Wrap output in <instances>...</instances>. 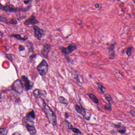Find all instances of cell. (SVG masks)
<instances>
[{
	"instance_id": "1",
	"label": "cell",
	"mask_w": 135,
	"mask_h": 135,
	"mask_svg": "<svg viewBox=\"0 0 135 135\" xmlns=\"http://www.w3.org/2000/svg\"><path fill=\"white\" fill-rule=\"evenodd\" d=\"M43 107L48 118L49 122L53 126L57 125V120L56 115L53 111L49 106L45 103L44 101H43Z\"/></svg>"
},
{
	"instance_id": "2",
	"label": "cell",
	"mask_w": 135,
	"mask_h": 135,
	"mask_svg": "<svg viewBox=\"0 0 135 135\" xmlns=\"http://www.w3.org/2000/svg\"><path fill=\"white\" fill-rule=\"evenodd\" d=\"M48 69L49 67L48 63L45 59H43L37 67V71L41 76L46 75L48 73Z\"/></svg>"
},
{
	"instance_id": "3",
	"label": "cell",
	"mask_w": 135,
	"mask_h": 135,
	"mask_svg": "<svg viewBox=\"0 0 135 135\" xmlns=\"http://www.w3.org/2000/svg\"><path fill=\"white\" fill-rule=\"evenodd\" d=\"M12 89L18 93H21L23 92V86L21 81L17 79L15 81L12 86Z\"/></svg>"
},
{
	"instance_id": "4",
	"label": "cell",
	"mask_w": 135,
	"mask_h": 135,
	"mask_svg": "<svg viewBox=\"0 0 135 135\" xmlns=\"http://www.w3.org/2000/svg\"><path fill=\"white\" fill-rule=\"evenodd\" d=\"M21 79L23 82V84L25 87L26 90H29L32 89L34 86V84L33 82L29 80L28 78L25 76H22Z\"/></svg>"
},
{
	"instance_id": "5",
	"label": "cell",
	"mask_w": 135,
	"mask_h": 135,
	"mask_svg": "<svg viewBox=\"0 0 135 135\" xmlns=\"http://www.w3.org/2000/svg\"><path fill=\"white\" fill-rule=\"evenodd\" d=\"M77 46L75 44H70L67 48H63L62 49V52L65 55H68L75 51Z\"/></svg>"
},
{
	"instance_id": "6",
	"label": "cell",
	"mask_w": 135,
	"mask_h": 135,
	"mask_svg": "<svg viewBox=\"0 0 135 135\" xmlns=\"http://www.w3.org/2000/svg\"><path fill=\"white\" fill-rule=\"evenodd\" d=\"M33 27L34 30V34L36 37H37L39 40H41V37L44 34V30L40 29L39 27L36 25L33 26Z\"/></svg>"
},
{
	"instance_id": "7",
	"label": "cell",
	"mask_w": 135,
	"mask_h": 135,
	"mask_svg": "<svg viewBox=\"0 0 135 135\" xmlns=\"http://www.w3.org/2000/svg\"><path fill=\"white\" fill-rule=\"evenodd\" d=\"M0 9L5 12H15L17 10L15 6L12 4H8L6 6H3L0 4Z\"/></svg>"
},
{
	"instance_id": "8",
	"label": "cell",
	"mask_w": 135,
	"mask_h": 135,
	"mask_svg": "<svg viewBox=\"0 0 135 135\" xmlns=\"http://www.w3.org/2000/svg\"><path fill=\"white\" fill-rule=\"evenodd\" d=\"M40 22L38 20H36L35 16L32 15L31 17L26 20L24 22V24L27 25H34L38 24Z\"/></svg>"
},
{
	"instance_id": "9",
	"label": "cell",
	"mask_w": 135,
	"mask_h": 135,
	"mask_svg": "<svg viewBox=\"0 0 135 135\" xmlns=\"http://www.w3.org/2000/svg\"><path fill=\"white\" fill-rule=\"evenodd\" d=\"M51 46L49 44H45L42 51V55L44 58H48V55L50 52Z\"/></svg>"
},
{
	"instance_id": "10",
	"label": "cell",
	"mask_w": 135,
	"mask_h": 135,
	"mask_svg": "<svg viewBox=\"0 0 135 135\" xmlns=\"http://www.w3.org/2000/svg\"><path fill=\"white\" fill-rule=\"evenodd\" d=\"M75 108H76V110L77 111V112L78 113L82 114L85 118V116L86 115V110H85V109L83 108L82 107H80V106L79 105L77 104L75 105Z\"/></svg>"
},
{
	"instance_id": "11",
	"label": "cell",
	"mask_w": 135,
	"mask_h": 135,
	"mask_svg": "<svg viewBox=\"0 0 135 135\" xmlns=\"http://www.w3.org/2000/svg\"><path fill=\"white\" fill-rule=\"evenodd\" d=\"M25 126L30 135H36V134L37 133V130L34 125H28Z\"/></svg>"
},
{
	"instance_id": "12",
	"label": "cell",
	"mask_w": 135,
	"mask_h": 135,
	"mask_svg": "<svg viewBox=\"0 0 135 135\" xmlns=\"http://www.w3.org/2000/svg\"><path fill=\"white\" fill-rule=\"evenodd\" d=\"M11 37H13L19 40H22V41H27L28 39V37L27 36H25L24 37H21V35L20 34H12L11 36Z\"/></svg>"
},
{
	"instance_id": "13",
	"label": "cell",
	"mask_w": 135,
	"mask_h": 135,
	"mask_svg": "<svg viewBox=\"0 0 135 135\" xmlns=\"http://www.w3.org/2000/svg\"><path fill=\"white\" fill-rule=\"evenodd\" d=\"M33 94L37 98H39L42 95V92L38 89H36L33 91Z\"/></svg>"
},
{
	"instance_id": "14",
	"label": "cell",
	"mask_w": 135,
	"mask_h": 135,
	"mask_svg": "<svg viewBox=\"0 0 135 135\" xmlns=\"http://www.w3.org/2000/svg\"><path fill=\"white\" fill-rule=\"evenodd\" d=\"M26 117L28 118L30 120H32L33 119H34L35 118V114L34 113V111L32 110V111L30 112L29 113H28L27 114Z\"/></svg>"
},
{
	"instance_id": "15",
	"label": "cell",
	"mask_w": 135,
	"mask_h": 135,
	"mask_svg": "<svg viewBox=\"0 0 135 135\" xmlns=\"http://www.w3.org/2000/svg\"><path fill=\"white\" fill-rule=\"evenodd\" d=\"M105 97L106 98V100L109 102V103L110 105L113 104V101L112 99V97L108 93H106L105 95Z\"/></svg>"
},
{
	"instance_id": "16",
	"label": "cell",
	"mask_w": 135,
	"mask_h": 135,
	"mask_svg": "<svg viewBox=\"0 0 135 135\" xmlns=\"http://www.w3.org/2000/svg\"><path fill=\"white\" fill-rule=\"evenodd\" d=\"M89 96V97H90V99L92 101H93L94 103H96V104H98V100L97 98L96 97V96L94 95L92 93H90Z\"/></svg>"
},
{
	"instance_id": "17",
	"label": "cell",
	"mask_w": 135,
	"mask_h": 135,
	"mask_svg": "<svg viewBox=\"0 0 135 135\" xmlns=\"http://www.w3.org/2000/svg\"><path fill=\"white\" fill-rule=\"evenodd\" d=\"M58 100L60 103L63 104L67 105L68 103V101L67 100L62 96H59L58 97Z\"/></svg>"
},
{
	"instance_id": "18",
	"label": "cell",
	"mask_w": 135,
	"mask_h": 135,
	"mask_svg": "<svg viewBox=\"0 0 135 135\" xmlns=\"http://www.w3.org/2000/svg\"><path fill=\"white\" fill-rule=\"evenodd\" d=\"M64 123L65 126L66 127V128H67V129L72 130L73 129V128H74L73 126L72 125V124L70 123L67 120H65V121L64 122Z\"/></svg>"
},
{
	"instance_id": "19",
	"label": "cell",
	"mask_w": 135,
	"mask_h": 135,
	"mask_svg": "<svg viewBox=\"0 0 135 135\" xmlns=\"http://www.w3.org/2000/svg\"><path fill=\"white\" fill-rule=\"evenodd\" d=\"M117 131L120 134H124L126 131V128L124 126H121V127L119 129H117Z\"/></svg>"
},
{
	"instance_id": "20",
	"label": "cell",
	"mask_w": 135,
	"mask_h": 135,
	"mask_svg": "<svg viewBox=\"0 0 135 135\" xmlns=\"http://www.w3.org/2000/svg\"><path fill=\"white\" fill-rule=\"evenodd\" d=\"M8 131L6 129L0 128V135H7Z\"/></svg>"
},
{
	"instance_id": "21",
	"label": "cell",
	"mask_w": 135,
	"mask_h": 135,
	"mask_svg": "<svg viewBox=\"0 0 135 135\" xmlns=\"http://www.w3.org/2000/svg\"><path fill=\"white\" fill-rule=\"evenodd\" d=\"M98 87L100 89V90H101L102 92H103V93H105V92H106V89L104 87H103V86L100 84H98Z\"/></svg>"
},
{
	"instance_id": "22",
	"label": "cell",
	"mask_w": 135,
	"mask_h": 135,
	"mask_svg": "<svg viewBox=\"0 0 135 135\" xmlns=\"http://www.w3.org/2000/svg\"><path fill=\"white\" fill-rule=\"evenodd\" d=\"M104 109L106 110H107L110 111H111L112 110V107L111 106V105L109 103H106L105 105Z\"/></svg>"
},
{
	"instance_id": "23",
	"label": "cell",
	"mask_w": 135,
	"mask_h": 135,
	"mask_svg": "<svg viewBox=\"0 0 135 135\" xmlns=\"http://www.w3.org/2000/svg\"><path fill=\"white\" fill-rule=\"evenodd\" d=\"M73 132L76 134L77 135H79V134H82V132L77 128H73V129L72 130Z\"/></svg>"
},
{
	"instance_id": "24",
	"label": "cell",
	"mask_w": 135,
	"mask_h": 135,
	"mask_svg": "<svg viewBox=\"0 0 135 135\" xmlns=\"http://www.w3.org/2000/svg\"><path fill=\"white\" fill-rule=\"evenodd\" d=\"M0 22H3L6 23H9L7 20L3 16H0Z\"/></svg>"
},
{
	"instance_id": "25",
	"label": "cell",
	"mask_w": 135,
	"mask_h": 135,
	"mask_svg": "<svg viewBox=\"0 0 135 135\" xmlns=\"http://www.w3.org/2000/svg\"><path fill=\"white\" fill-rule=\"evenodd\" d=\"M131 52H132V48L131 47L128 48L127 51V54L128 56H130L131 55Z\"/></svg>"
},
{
	"instance_id": "26",
	"label": "cell",
	"mask_w": 135,
	"mask_h": 135,
	"mask_svg": "<svg viewBox=\"0 0 135 135\" xmlns=\"http://www.w3.org/2000/svg\"><path fill=\"white\" fill-rule=\"evenodd\" d=\"M29 45L30 46H28V47L29 48V52H33L34 50H33V45L32 44V43H31V42H29Z\"/></svg>"
},
{
	"instance_id": "27",
	"label": "cell",
	"mask_w": 135,
	"mask_h": 135,
	"mask_svg": "<svg viewBox=\"0 0 135 135\" xmlns=\"http://www.w3.org/2000/svg\"><path fill=\"white\" fill-rule=\"evenodd\" d=\"M112 125H113V127L114 128L117 129H119V128H120V127H121V123H120L119 124H113Z\"/></svg>"
},
{
	"instance_id": "28",
	"label": "cell",
	"mask_w": 135,
	"mask_h": 135,
	"mask_svg": "<svg viewBox=\"0 0 135 135\" xmlns=\"http://www.w3.org/2000/svg\"><path fill=\"white\" fill-rule=\"evenodd\" d=\"M9 23L11 24L16 25L17 24V21L16 19H13L11 20L9 22Z\"/></svg>"
},
{
	"instance_id": "29",
	"label": "cell",
	"mask_w": 135,
	"mask_h": 135,
	"mask_svg": "<svg viewBox=\"0 0 135 135\" xmlns=\"http://www.w3.org/2000/svg\"><path fill=\"white\" fill-rule=\"evenodd\" d=\"M114 47L115 44H112V45L110 47V48H109V52H112V51H113V49L114 48Z\"/></svg>"
},
{
	"instance_id": "30",
	"label": "cell",
	"mask_w": 135,
	"mask_h": 135,
	"mask_svg": "<svg viewBox=\"0 0 135 135\" xmlns=\"http://www.w3.org/2000/svg\"><path fill=\"white\" fill-rule=\"evenodd\" d=\"M19 50L20 51V52H21V51H23L25 50L24 47L23 46L21 45H20L19 46Z\"/></svg>"
},
{
	"instance_id": "31",
	"label": "cell",
	"mask_w": 135,
	"mask_h": 135,
	"mask_svg": "<svg viewBox=\"0 0 135 135\" xmlns=\"http://www.w3.org/2000/svg\"><path fill=\"white\" fill-rule=\"evenodd\" d=\"M109 57L110 59H114L115 58V54L114 53H112L111 54H110L109 55Z\"/></svg>"
},
{
	"instance_id": "32",
	"label": "cell",
	"mask_w": 135,
	"mask_h": 135,
	"mask_svg": "<svg viewBox=\"0 0 135 135\" xmlns=\"http://www.w3.org/2000/svg\"><path fill=\"white\" fill-rule=\"evenodd\" d=\"M65 117L66 118H68L69 117H70L69 115L68 114V113H65Z\"/></svg>"
},
{
	"instance_id": "33",
	"label": "cell",
	"mask_w": 135,
	"mask_h": 135,
	"mask_svg": "<svg viewBox=\"0 0 135 135\" xmlns=\"http://www.w3.org/2000/svg\"><path fill=\"white\" fill-rule=\"evenodd\" d=\"M26 17V16H23L22 17H19L17 19L18 20H22V19H25V18Z\"/></svg>"
},
{
	"instance_id": "34",
	"label": "cell",
	"mask_w": 135,
	"mask_h": 135,
	"mask_svg": "<svg viewBox=\"0 0 135 135\" xmlns=\"http://www.w3.org/2000/svg\"><path fill=\"white\" fill-rule=\"evenodd\" d=\"M32 1H30V0H27V1H24V3H25V4H28L29 3V2Z\"/></svg>"
},
{
	"instance_id": "35",
	"label": "cell",
	"mask_w": 135,
	"mask_h": 135,
	"mask_svg": "<svg viewBox=\"0 0 135 135\" xmlns=\"http://www.w3.org/2000/svg\"><path fill=\"white\" fill-rule=\"evenodd\" d=\"M95 8H99L100 7V5L98 4H96L95 5Z\"/></svg>"
},
{
	"instance_id": "36",
	"label": "cell",
	"mask_w": 135,
	"mask_h": 135,
	"mask_svg": "<svg viewBox=\"0 0 135 135\" xmlns=\"http://www.w3.org/2000/svg\"><path fill=\"white\" fill-rule=\"evenodd\" d=\"M13 135H21V134L19 132H15L14 133Z\"/></svg>"
},
{
	"instance_id": "37",
	"label": "cell",
	"mask_w": 135,
	"mask_h": 135,
	"mask_svg": "<svg viewBox=\"0 0 135 135\" xmlns=\"http://www.w3.org/2000/svg\"><path fill=\"white\" fill-rule=\"evenodd\" d=\"M1 98V94L0 93V99Z\"/></svg>"
},
{
	"instance_id": "38",
	"label": "cell",
	"mask_w": 135,
	"mask_h": 135,
	"mask_svg": "<svg viewBox=\"0 0 135 135\" xmlns=\"http://www.w3.org/2000/svg\"><path fill=\"white\" fill-rule=\"evenodd\" d=\"M133 89L135 90V87H133Z\"/></svg>"
},
{
	"instance_id": "39",
	"label": "cell",
	"mask_w": 135,
	"mask_h": 135,
	"mask_svg": "<svg viewBox=\"0 0 135 135\" xmlns=\"http://www.w3.org/2000/svg\"><path fill=\"white\" fill-rule=\"evenodd\" d=\"M134 3H135V1H134Z\"/></svg>"
}]
</instances>
